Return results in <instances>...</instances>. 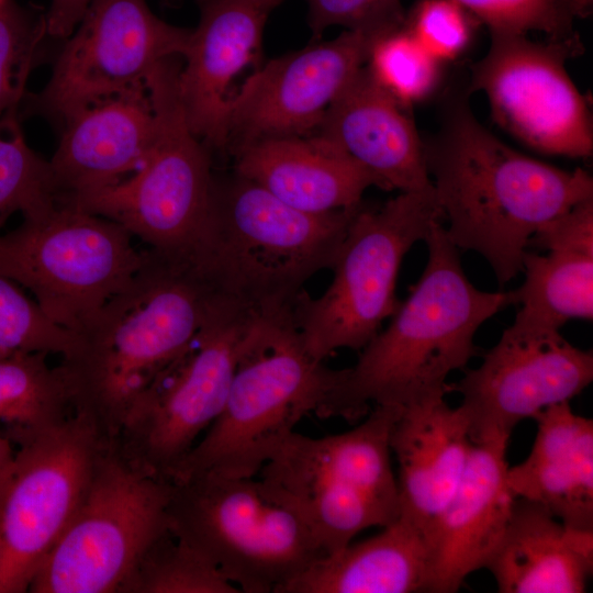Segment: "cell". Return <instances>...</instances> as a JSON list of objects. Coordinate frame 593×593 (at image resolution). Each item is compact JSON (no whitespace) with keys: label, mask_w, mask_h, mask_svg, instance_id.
Wrapping results in <instances>:
<instances>
[{"label":"cell","mask_w":593,"mask_h":593,"mask_svg":"<svg viewBox=\"0 0 593 593\" xmlns=\"http://www.w3.org/2000/svg\"><path fill=\"white\" fill-rule=\"evenodd\" d=\"M423 143L448 237L484 257L500 286L522 271L542 226L593 198L586 170L561 169L510 147L478 121L468 93L448 100L439 128Z\"/></svg>","instance_id":"1"},{"label":"cell","mask_w":593,"mask_h":593,"mask_svg":"<svg viewBox=\"0 0 593 593\" xmlns=\"http://www.w3.org/2000/svg\"><path fill=\"white\" fill-rule=\"evenodd\" d=\"M217 302L188 261L145 250L130 283L70 331L58 367L74 411L115 440L133 406L189 348Z\"/></svg>","instance_id":"2"},{"label":"cell","mask_w":593,"mask_h":593,"mask_svg":"<svg viewBox=\"0 0 593 593\" xmlns=\"http://www.w3.org/2000/svg\"><path fill=\"white\" fill-rule=\"evenodd\" d=\"M428 258L391 323L342 369L327 416L356 421L370 404L405 406L448 393V376L478 355L474 335L490 317L515 304L514 292H486L463 272L458 247L437 223L424 240Z\"/></svg>","instance_id":"3"},{"label":"cell","mask_w":593,"mask_h":593,"mask_svg":"<svg viewBox=\"0 0 593 593\" xmlns=\"http://www.w3.org/2000/svg\"><path fill=\"white\" fill-rule=\"evenodd\" d=\"M360 203L310 213L235 172L214 175L209 212L188 262L221 301L255 317L293 315L304 283L332 269Z\"/></svg>","instance_id":"4"},{"label":"cell","mask_w":593,"mask_h":593,"mask_svg":"<svg viewBox=\"0 0 593 593\" xmlns=\"http://www.w3.org/2000/svg\"><path fill=\"white\" fill-rule=\"evenodd\" d=\"M340 370L306 354L292 315L257 318L220 415L171 482L204 473L256 478L304 416L327 417Z\"/></svg>","instance_id":"5"},{"label":"cell","mask_w":593,"mask_h":593,"mask_svg":"<svg viewBox=\"0 0 593 593\" xmlns=\"http://www.w3.org/2000/svg\"><path fill=\"white\" fill-rule=\"evenodd\" d=\"M396 405H374L354 428L324 437L292 433L258 473L273 502L291 511L324 555L400 516L390 430Z\"/></svg>","instance_id":"6"},{"label":"cell","mask_w":593,"mask_h":593,"mask_svg":"<svg viewBox=\"0 0 593 593\" xmlns=\"http://www.w3.org/2000/svg\"><path fill=\"white\" fill-rule=\"evenodd\" d=\"M180 68V57L165 59L146 80L155 132L138 169L114 184L58 202L120 224L155 253L188 260L209 212L214 174L212 153L187 121Z\"/></svg>","instance_id":"7"},{"label":"cell","mask_w":593,"mask_h":593,"mask_svg":"<svg viewBox=\"0 0 593 593\" xmlns=\"http://www.w3.org/2000/svg\"><path fill=\"white\" fill-rule=\"evenodd\" d=\"M433 186L400 192L377 206L360 203L338 250L326 291L316 299L303 290L293 320L302 346L316 361L337 349H362L401 302L395 296L406 253L443 223Z\"/></svg>","instance_id":"8"},{"label":"cell","mask_w":593,"mask_h":593,"mask_svg":"<svg viewBox=\"0 0 593 593\" xmlns=\"http://www.w3.org/2000/svg\"><path fill=\"white\" fill-rule=\"evenodd\" d=\"M172 483L109 440L71 521L45 557L29 591L113 593L169 529Z\"/></svg>","instance_id":"9"},{"label":"cell","mask_w":593,"mask_h":593,"mask_svg":"<svg viewBox=\"0 0 593 593\" xmlns=\"http://www.w3.org/2000/svg\"><path fill=\"white\" fill-rule=\"evenodd\" d=\"M169 530L244 593H281L324 556L304 524L256 478L204 473L174 481Z\"/></svg>","instance_id":"10"},{"label":"cell","mask_w":593,"mask_h":593,"mask_svg":"<svg viewBox=\"0 0 593 593\" xmlns=\"http://www.w3.org/2000/svg\"><path fill=\"white\" fill-rule=\"evenodd\" d=\"M120 224L57 202L0 235V275L26 288L56 324L74 331L123 290L144 251Z\"/></svg>","instance_id":"11"},{"label":"cell","mask_w":593,"mask_h":593,"mask_svg":"<svg viewBox=\"0 0 593 593\" xmlns=\"http://www.w3.org/2000/svg\"><path fill=\"white\" fill-rule=\"evenodd\" d=\"M107 439L81 412L19 444L0 485V593H22L90 483Z\"/></svg>","instance_id":"12"},{"label":"cell","mask_w":593,"mask_h":593,"mask_svg":"<svg viewBox=\"0 0 593 593\" xmlns=\"http://www.w3.org/2000/svg\"><path fill=\"white\" fill-rule=\"evenodd\" d=\"M257 317L219 302L189 348L133 406L116 439L134 462L171 481L220 415Z\"/></svg>","instance_id":"13"},{"label":"cell","mask_w":593,"mask_h":593,"mask_svg":"<svg viewBox=\"0 0 593 593\" xmlns=\"http://www.w3.org/2000/svg\"><path fill=\"white\" fill-rule=\"evenodd\" d=\"M490 35L488 52L472 66L468 93L482 91L494 121L532 149L590 157L589 101L566 68L584 48L578 34L546 42L532 41L527 34Z\"/></svg>","instance_id":"14"},{"label":"cell","mask_w":593,"mask_h":593,"mask_svg":"<svg viewBox=\"0 0 593 593\" xmlns=\"http://www.w3.org/2000/svg\"><path fill=\"white\" fill-rule=\"evenodd\" d=\"M190 35L157 18L146 0H92L29 103L61 124L90 104L145 87L159 63L183 56Z\"/></svg>","instance_id":"15"},{"label":"cell","mask_w":593,"mask_h":593,"mask_svg":"<svg viewBox=\"0 0 593 593\" xmlns=\"http://www.w3.org/2000/svg\"><path fill=\"white\" fill-rule=\"evenodd\" d=\"M593 380V353L558 329L512 324L500 340L448 391L461 394L474 444L508 439L524 419L570 402Z\"/></svg>","instance_id":"16"},{"label":"cell","mask_w":593,"mask_h":593,"mask_svg":"<svg viewBox=\"0 0 593 593\" xmlns=\"http://www.w3.org/2000/svg\"><path fill=\"white\" fill-rule=\"evenodd\" d=\"M383 35L347 30L257 69L228 100L226 149L267 138L312 135L327 109L366 65Z\"/></svg>","instance_id":"17"},{"label":"cell","mask_w":593,"mask_h":593,"mask_svg":"<svg viewBox=\"0 0 593 593\" xmlns=\"http://www.w3.org/2000/svg\"><path fill=\"white\" fill-rule=\"evenodd\" d=\"M178 88L192 132L213 150H226L232 80L258 57L269 11L246 0H198Z\"/></svg>","instance_id":"18"},{"label":"cell","mask_w":593,"mask_h":593,"mask_svg":"<svg viewBox=\"0 0 593 593\" xmlns=\"http://www.w3.org/2000/svg\"><path fill=\"white\" fill-rule=\"evenodd\" d=\"M508 441L473 443L465 473L429 530L427 592H457L497 546L515 500L506 480Z\"/></svg>","instance_id":"19"},{"label":"cell","mask_w":593,"mask_h":593,"mask_svg":"<svg viewBox=\"0 0 593 593\" xmlns=\"http://www.w3.org/2000/svg\"><path fill=\"white\" fill-rule=\"evenodd\" d=\"M49 160L57 200L114 184L138 169L154 137L147 87L90 104L63 123Z\"/></svg>","instance_id":"20"},{"label":"cell","mask_w":593,"mask_h":593,"mask_svg":"<svg viewBox=\"0 0 593 593\" xmlns=\"http://www.w3.org/2000/svg\"><path fill=\"white\" fill-rule=\"evenodd\" d=\"M378 176L389 190L433 186L424 143L407 109L363 66L327 109L313 133Z\"/></svg>","instance_id":"21"},{"label":"cell","mask_w":593,"mask_h":593,"mask_svg":"<svg viewBox=\"0 0 593 593\" xmlns=\"http://www.w3.org/2000/svg\"><path fill=\"white\" fill-rule=\"evenodd\" d=\"M472 446L465 413L445 396L399 406L390 448L399 466L400 516L428 536L465 473Z\"/></svg>","instance_id":"22"},{"label":"cell","mask_w":593,"mask_h":593,"mask_svg":"<svg viewBox=\"0 0 593 593\" xmlns=\"http://www.w3.org/2000/svg\"><path fill=\"white\" fill-rule=\"evenodd\" d=\"M232 154L236 175L310 213L355 206L370 187L389 190L378 176L314 134L261 139Z\"/></svg>","instance_id":"23"},{"label":"cell","mask_w":593,"mask_h":593,"mask_svg":"<svg viewBox=\"0 0 593 593\" xmlns=\"http://www.w3.org/2000/svg\"><path fill=\"white\" fill-rule=\"evenodd\" d=\"M485 569L501 593H582L593 571V530L563 524L538 503L515 497Z\"/></svg>","instance_id":"24"},{"label":"cell","mask_w":593,"mask_h":593,"mask_svg":"<svg viewBox=\"0 0 593 593\" xmlns=\"http://www.w3.org/2000/svg\"><path fill=\"white\" fill-rule=\"evenodd\" d=\"M533 419L537 433L524 461L507 468L515 497L540 504L567 526L593 530V422L570 402L551 405Z\"/></svg>","instance_id":"25"},{"label":"cell","mask_w":593,"mask_h":593,"mask_svg":"<svg viewBox=\"0 0 593 593\" xmlns=\"http://www.w3.org/2000/svg\"><path fill=\"white\" fill-rule=\"evenodd\" d=\"M430 562L427 534L399 516L379 534L322 556L281 593L427 592Z\"/></svg>","instance_id":"26"},{"label":"cell","mask_w":593,"mask_h":593,"mask_svg":"<svg viewBox=\"0 0 593 593\" xmlns=\"http://www.w3.org/2000/svg\"><path fill=\"white\" fill-rule=\"evenodd\" d=\"M525 251L523 284L513 290L519 310L513 324L558 329L572 318L593 317V250L553 247Z\"/></svg>","instance_id":"27"},{"label":"cell","mask_w":593,"mask_h":593,"mask_svg":"<svg viewBox=\"0 0 593 593\" xmlns=\"http://www.w3.org/2000/svg\"><path fill=\"white\" fill-rule=\"evenodd\" d=\"M46 353L0 357V424L13 443L21 444L61 423L74 410L59 367Z\"/></svg>","instance_id":"28"},{"label":"cell","mask_w":593,"mask_h":593,"mask_svg":"<svg viewBox=\"0 0 593 593\" xmlns=\"http://www.w3.org/2000/svg\"><path fill=\"white\" fill-rule=\"evenodd\" d=\"M124 593H239L202 553L169 529L145 552Z\"/></svg>","instance_id":"29"},{"label":"cell","mask_w":593,"mask_h":593,"mask_svg":"<svg viewBox=\"0 0 593 593\" xmlns=\"http://www.w3.org/2000/svg\"><path fill=\"white\" fill-rule=\"evenodd\" d=\"M57 203L49 161L26 143L19 115L0 121V226L21 212L31 216Z\"/></svg>","instance_id":"30"},{"label":"cell","mask_w":593,"mask_h":593,"mask_svg":"<svg viewBox=\"0 0 593 593\" xmlns=\"http://www.w3.org/2000/svg\"><path fill=\"white\" fill-rule=\"evenodd\" d=\"M365 66L371 77L406 109L428 99L441 80L443 64L421 46L405 24L373 42Z\"/></svg>","instance_id":"31"},{"label":"cell","mask_w":593,"mask_h":593,"mask_svg":"<svg viewBox=\"0 0 593 593\" xmlns=\"http://www.w3.org/2000/svg\"><path fill=\"white\" fill-rule=\"evenodd\" d=\"M46 36V14L10 0L0 4V121L19 115Z\"/></svg>","instance_id":"32"},{"label":"cell","mask_w":593,"mask_h":593,"mask_svg":"<svg viewBox=\"0 0 593 593\" xmlns=\"http://www.w3.org/2000/svg\"><path fill=\"white\" fill-rule=\"evenodd\" d=\"M71 338V332L52 321L16 282L0 275V357L30 353L63 356Z\"/></svg>","instance_id":"33"},{"label":"cell","mask_w":593,"mask_h":593,"mask_svg":"<svg viewBox=\"0 0 593 593\" xmlns=\"http://www.w3.org/2000/svg\"><path fill=\"white\" fill-rule=\"evenodd\" d=\"M404 24L421 46L444 65L466 53L480 22L455 0H417Z\"/></svg>","instance_id":"34"},{"label":"cell","mask_w":593,"mask_h":593,"mask_svg":"<svg viewBox=\"0 0 593 593\" xmlns=\"http://www.w3.org/2000/svg\"><path fill=\"white\" fill-rule=\"evenodd\" d=\"M490 33L527 34L536 31L549 38L574 34L573 19L562 0H455Z\"/></svg>","instance_id":"35"},{"label":"cell","mask_w":593,"mask_h":593,"mask_svg":"<svg viewBox=\"0 0 593 593\" xmlns=\"http://www.w3.org/2000/svg\"><path fill=\"white\" fill-rule=\"evenodd\" d=\"M307 3L314 41L333 25L389 32L402 26L406 15L401 0H307Z\"/></svg>","instance_id":"36"},{"label":"cell","mask_w":593,"mask_h":593,"mask_svg":"<svg viewBox=\"0 0 593 593\" xmlns=\"http://www.w3.org/2000/svg\"><path fill=\"white\" fill-rule=\"evenodd\" d=\"M92 0H52L46 13L47 36L66 40L71 35Z\"/></svg>","instance_id":"37"},{"label":"cell","mask_w":593,"mask_h":593,"mask_svg":"<svg viewBox=\"0 0 593 593\" xmlns=\"http://www.w3.org/2000/svg\"><path fill=\"white\" fill-rule=\"evenodd\" d=\"M13 441L0 429V485L4 481L14 459Z\"/></svg>","instance_id":"38"},{"label":"cell","mask_w":593,"mask_h":593,"mask_svg":"<svg viewBox=\"0 0 593 593\" xmlns=\"http://www.w3.org/2000/svg\"><path fill=\"white\" fill-rule=\"evenodd\" d=\"M562 2L573 20L575 18H585L592 11L593 0H562Z\"/></svg>","instance_id":"39"},{"label":"cell","mask_w":593,"mask_h":593,"mask_svg":"<svg viewBox=\"0 0 593 593\" xmlns=\"http://www.w3.org/2000/svg\"><path fill=\"white\" fill-rule=\"evenodd\" d=\"M246 1H249L271 12L272 9H275L277 5L281 3L282 0H246Z\"/></svg>","instance_id":"40"},{"label":"cell","mask_w":593,"mask_h":593,"mask_svg":"<svg viewBox=\"0 0 593 593\" xmlns=\"http://www.w3.org/2000/svg\"><path fill=\"white\" fill-rule=\"evenodd\" d=\"M7 0H0V4H2L3 2H5Z\"/></svg>","instance_id":"41"},{"label":"cell","mask_w":593,"mask_h":593,"mask_svg":"<svg viewBox=\"0 0 593 593\" xmlns=\"http://www.w3.org/2000/svg\"><path fill=\"white\" fill-rule=\"evenodd\" d=\"M0 550H1V544H0Z\"/></svg>","instance_id":"42"}]
</instances>
